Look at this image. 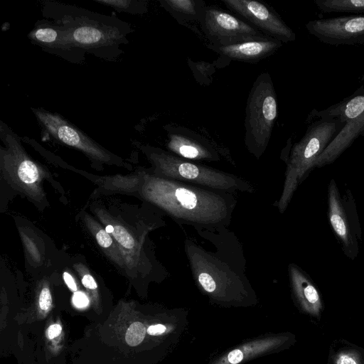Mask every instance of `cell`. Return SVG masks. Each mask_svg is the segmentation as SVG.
<instances>
[{"label": "cell", "mask_w": 364, "mask_h": 364, "mask_svg": "<svg viewBox=\"0 0 364 364\" xmlns=\"http://www.w3.org/2000/svg\"><path fill=\"white\" fill-rule=\"evenodd\" d=\"M63 279L65 280V282L66 283L67 286L73 291H75L77 290V286L76 284L72 277V276L68 274V272L63 273Z\"/></svg>", "instance_id": "obj_29"}, {"label": "cell", "mask_w": 364, "mask_h": 364, "mask_svg": "<svg viewBox=\"0 0 364 364\" xmlns=\"http://www.w3.org/2000/svg\"><path fill=\"white\" fill-rule=\"evenodd\" d=\"M307 31L330 46L364 45V14L316 19L306 24Z\"/></svg>", "instance_id": "obj_10"}, {"label": "cell", "mask_w": 364, "mask_h": 364, "mask_svg": "<svg viewBox=\"0 0 364 364\" xmlns=\"http://www.w3.org/2000/svg\"><path fill=\"white\" fill-rule=\"evenodd\" d=\"M73 304L78 308H83L89 303L88 298L82 292H76L73 298Z\"/></svg>", "instance_id": "obj_25"}, {"label": "cell", "mask_w": 364, "mask_h": 364, "mask_svg": "<svg viewBox=\"0 0 364 364\" xmlns=\"http://www.w3.org/2000/svg\"><path fill=\"white\" fill-rule=\"evenodd\" d=\"M28 37L43 50L70 63H80L85 60V53L73 45L67 31L48 19L37 21Z\"/></svg>", "instance_id": "obj_12"}, {"label": "cell", "mask_w": 364, "mask_h": 364, "mask_svg": "<svg viewBox=\"0 0 364 364\" xmlns=\"http://www.w3.org/2000/svg\"><path fill=\"white\" fill-rule=\"evenodd\" d=\"M337 364H357L355 361L347 355L341 356L337 361Z\"/></svg>", "instance_id": "obj_30"}, {"label": "cell", "mask_w": 364, "mask_h": 364, "mask_svg": "<svg viewBox=\"0 0 364 364\" xmlns=\"http://www.w3.org/2000/svg\"><path fill=\"white\" fill-rule=\"evenodd\" d=\"M62 328L59 324H53L48 328V337L50 339L57 337L61 332Z\"/></svg>", "instance_id": "obj_28"}, {"label": "cell", "mask_w": 364, "mask_h": 364, "mask_svg": "<svg viewBox=\"0 0 364 364\" xmlns=\"http://www.w3.org/2000/svg\"><path fill=\"white\" fill-rule=\"evenodd\" d=\"M51 303L52 298L50 290L47 287H44L39 296V306L42 310L46 311L50 307Z\"/></svg>", "instance_id": "obj_23"}, {"label": "cell", "mask_w": 364, "mask_h": 364, "mask_svg": "<svg viewBox=\"0 0 364 364\" xmlns=\"http://www.w3.org/2000/svg\"><path fill=\"white\" fill-rule=\"evenodd\" d=\"M320 119L338 120L345 125L323 152L314 167H321L336 161L359 136H364V85L337 104L315 113Z\"/></svg>", "instance_id": "obj_7"}, {"label": "cell", "mask_w": 364, "mask_h": 364, "mask_svg": "<svg viewBox=\"0 0 364 364\" xmlns=\"http://www.w3.org/2000/svg\"><path fill=\"white\" fill-rule=\"evenodd\" d=\"M277 117V100L270 74H259L247 100L245 144L247 151L259 159L265 151Z\"/></svg>", "instance_id": "obj_6"}, {"label": "cell", "mask_w": 364, "mask_h": 364, "mask_svg": "<svg viewBox=\"0 0 364 364\" xmlns=\"http://www.w3.org/2000/svg\"><path fill=\"white\" fill-rule=\"evenodd\" d=\"M148 151L158 177L234 194L252 193L255 191L248 181L231 173L193 162L157 148H149Z\"/></svg>", "instance_id": "obj_4"}, {"label": "cell", "mask_w": 364, "mask_h": 364, "mask_svg": "<svg viewBox=\"0 0 364 364\" xmlns=\"http://www.w3.org/2000/svg\"><path fill=\"white\" fill-rule=\"evenodd\" d=\"M146 328L141 322H134L128 328L126 335V342L131 346L139 345L144 338Z\"/></svg>", "instance_id": "obj_21"}, {"label": "cell", "mask_w": 364, "mask_h": 364, "mask_svg": "<svg viewBox=\"0 0 364 364\" xmlns=\"http://www.w3.org/2000/svg\"><path fill=\"white\" fill-rule=\"evenodd\" d=\"M167 149L174 155L190 161H219L218 150L204 137L181 127H167Z\"/></svg>", "instance_id": "obj_13"}, {"label": "cell", "mask_w": 364, "mask_h": 364, "mask_svg": "<svg viewBox=\"0 0 364 364\" xmlns=\"http://www.w3.org/2000/svg\"><path fill=\"white\" fill-rule=\"evenodd\" d=\"M166 326L162 324H156L149 326L147 329V332L150 335H159L165 332Z\"/></svg>", "instance_id": "obj_27"}, {"label": "cell", "mask_w": 364, "mask_h": 364, "mask_svg": "<svg viewBox=\"0 0 364 364\" xmlns=\"http://www.w3.org/2000/svg\"><path fill=\"white\" fill-rule=\"evenodd\" d=\"M31 110L43 134L97 159L108 157L106 151L95 141L58 113L43 108H31Z\"/></svg>", "instance_id": "obj_9"}, {"label": "cell", "mask_w": 364, "mask_h": 364, "mask_svg": "<svg viewBox=\"0 0 364 364\" xmlns=\"http://www.w3.org/2000/svg\"><path fill=\"white\" fill-rule=\"evenodd\" d=\"M18 176L20 180L28 184L36 182L39 176L36 164L29 159H22L18 166Z\"/></svg>", "instance_id": "obj_19"}, {"label": "cell", "mask_w": 364, "mask_h": 364, "mask_svg": "<svg viewBox=\"0 0 364 364\" xmlns=\"http://www.w3.org/2000/svg\"><path fill=\"white\" fill-rule=\"evenodd\" d=\"M112 234L117 242L124 247L127 249L134 247L135 245L134 238L123 227L116 225L114 227Z\"/></svg>", "instance_id": "obj_22"}, {"label": "cell", "mask_w": 364, "mask_h": 364, "mask_svg": "<svg viewBox=\"0 0 364 364\" xmlns=\"http://www.w3.org/2000/svg\"><path fill=\"white\" fill-rule=\"evenodd\" d=\"M105 230L108 233H112L114 231V227L111 225H108L106 226Z\"/></svg>", "instance_id": "obj_31"}, {"label": "cell", "mask_w": 364, "mask_h": 364, "mask_svg": "<svg viewBox=\"0 0 364 364\" xmlns=\"http://www.w3.org/2000/svg\"><path fill=\"white\" fill-rule=\"evenodd\" d=\"M328 218L333 231L342 242L346 254L353 247V236L348 218L341 201L336 184L332 180L328 186Z\"/></svg>", "instance_id": "obj_15"}, {"label": "cell", "mask_w": 364, "mask_h": 364, "mask_svg": "<svg viewBox=\"0 0 364 364\" xmlns=\"http://www.w3.org/2000/svg\"><path fill=\"white\" fill-rule=\"evenodd\" d=\"M82 284L87 289H95L97 287L95 279L90 274H85L82 279Z\"/></svg>", "instance_id": "obj_26"}, {"label": "cell", "mask_w": 364, "mask_h": 364, "mask_svg": "<svg viewBox=\"0 0 364 364\" xmlns=\"http://www.w3.org/2000/svg\"><path fill=\"white\" fill-rule=\"evenodd\" d=\"M100 4L109 6L118 12L142 14L147 11L146 1L136 0H95Z\"/></svg>", "instance_id": "obj_18"}, {"label": "cell", "mask_w": 364, "mask_h": 364, "mask_svg": "<svg viewBox=\"0 0 364 364\" xmlns=\"http://www.w3.org/2000/svg\"><path fill=\"white\" fill-rule=\"evenodd\" d=\"M282 42L273 38L253 40L227 46H213L212 49L230 59L255 63L275 53Z\"/></svg>", "instance_id": "obj_14"}, {"label": "cell", "mask_w": 364, "mask_h": 364, "mask_svg": "<svg viewBox=\"0 0 364 364\" xmlns=\"http://www.w3.org/2000/svg\"><path fill=\"white\" fill-rule=\"evenodd\" d=\"M98 244L103 247H109L112 243V240L105 230H100L96 234Z\"/></svg>", "instance_id": "obj_24"}, {"label": "cell", "mask_w": 364, "mask_h": 364, "mask_svg": "<svg viewBox=\"0 0 364 364\" xmlns=\"http://www.w3.org/2000/svg\"><path fill=\"white\" fill-rule=\"evenodd\" d=\"M272 344H273V341H267L263 345L247 352L245 353L250 347V345L247 346V348H243L242 349H235L230 352L226 356L225 359L223 360V361L220 364H237L240 361H242L248 353H257L259 351H262L266 348H269Z\"/></svg>", "instance_id": "obj_20"}, {"label": "cell", "mask_w": 364, "mask_h": 364, "mask_svg": "<svg viewBox=\"0 0 364 364\" xmlns=\"http://www.w3.org/2000/svg\"><path fill=\"white\" fill-rule=\"evenodd\" d=\"M147 193L177 223L196 230L228 228L237 204L234 193L160 177L152 178Z\"/></svg>", "instance_id": "obj_1"}, {"label": "cell", "mask_w": 364, "mask_h": 364, "mask_svg": "<svg viewBox=\"0 0 364 364\" xmlns=\"http://www.w3.org/2000/svg\"><path fill=\"white\" fill-rule=\"evenodd\" d=\"M218 230L220 242L216 252L207 251L192 240L185 241V252L196 281L208 293H220L232 287L242 286L245 260L238 242L230 253H224V235Z\"/></svg>", "instance_id": "obj_3"}, {"label": "cell", "mask_w": 364, "mask_h": 364, "mask_svg": "<svg viewBox=\"0 0 364 364\" xmlns=\"http://www.w3.org/2000/svg\"><path fill=\"white\" fill-rule=\"evenodd\" d=\"M43 16L64 28L73 45L107 60H114L122 53L120 46L128 43L132 28L116 16L102 15L76 6L45 1Z\"/></svg>", "instance_id": "obj_2"}, {"label": "cell", "mask_w": 364, "mask_h": 364, "mask_svg": "<svg viewBox=\"0 0 364 364\" xmlns=\"http://www.w3.org/2000/svg\"><path fill=\"white\" fill-rule=\"evenodd\" d=\"M338 120L318 119L310 124L299 141L294 144L287 162L285 180L277 207L280 213L287 209L296 189L316 159L344 127Z\"/></svg>", "instance_id": "obj_5"}, {"label": "cell", "mask_w": 364, "mask_h": 364, "mask_svg": "<svg viewBox=\"0 0 364 364\" xmlns=\"http://www.w3.org/2000/svg\"><path fill=\"white\" fill-rule=\"evenodd\" d=\"M222 2L266 36L282 43L296 40L293 30L265 4L253 0H222Z\"/></svg>", "instance_id": "obj_11"}, {"label": "cell", "mask_w": 364, "mask_h": 364, "mask_svg": "<svg viewBox=\"0 0 364 364\" xmlns=\"http://www.w3.org/2000/svg\"><path fill=\"white\" fill-rule=\"evenodd\" d=\"M322 13L364 14V0H315Z\"/></svg>", "instance_id": "obj_17"}, {"label": "cell", "mask_w": 364, "mask_h": 364, "mask_svg": "<svg viewBox=\"0 0 364 364\" xmlns=\"http://www.w3.org/2000/svg\"><path fill=\"white\" fill-rule=\"evenodd\" d=\"M200 23L213 46H227L271 38L249 23L213 6L205 7Z\"/></svg>", "instance_id": "obj_8"}, {"label": "cell", "mask_w": 364, "mask_h": 364, "mask_svg": "<svg viewBox=\"0 0 364 364\" xmlns=\"http://www.w3.org/2000/svg\"><path fill=\"white\" fill-rule=\"evenodd\" d=\"M159 2L178 21L194 20L200 22L205 7L204 2L198 0H163Z\"/></svg>", "instance_id": "obj_16"}]
</instances>
